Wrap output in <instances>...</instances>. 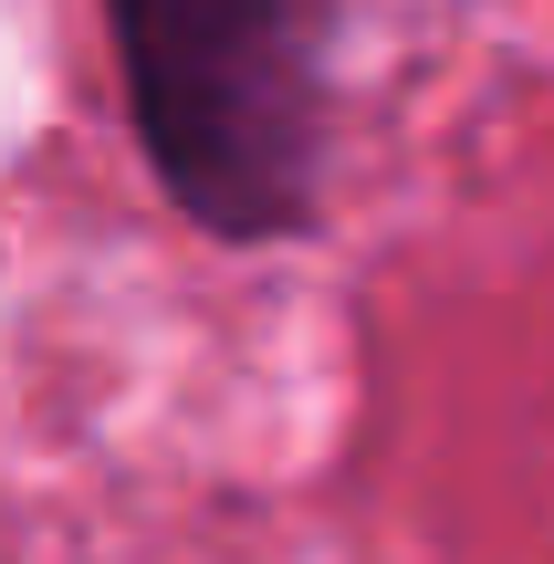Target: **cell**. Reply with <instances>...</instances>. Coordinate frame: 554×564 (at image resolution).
<instances>
[{
	"mask_svg": "<svg viewBox=\"0 0 554 564\" xmlns=\"http://www.w3.org/2000/svg\"><path fill=\"white\" fill-rule=\"evenodd\" d=\"M126 116L209 241H283L325 199L335 0H105Z\"/></svg>",
	"mask_w": 554,
	"mask_h": 564,
	"instance_id": "6da1fadb",
	"label": "cell"
}]
</instances>
